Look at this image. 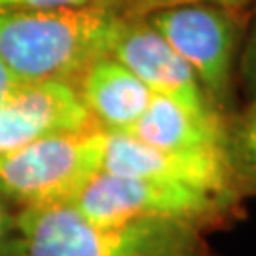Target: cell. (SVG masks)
<instances>
[{
    "label": "cell",
    "instance_id": "obj_1",
    "mask_svg": "<svg viewBox=\"0 0 256 256\" xmlns=\"http://www.w3.org/2000/svg\"><path fill=\"white\" fill-rule=\"evenodd\" d=\"M126 16L101 4L0 14V61L19 82H72L110 55Z\"/></svg>",
    "mask_w": 256,
    "mask_h": 256
},
{
    "label": "cell",
    "instance_id": "obj_2",
    "mask_svg": "<svg viewBox=\"0 0 256 256\" xmlns=\"http://www.w3.org/2000/svg\"><path fill=\"white\" fill-rule=\"evenodd\" d=\"M23 256H210L200 226L138 220L101 226L68 203L28 205L19 214Z\"/></svg>",
    "mask_w": 256,
    "mask_h": 256
},
{
    "label": "cell",
    "instance_id": "obj_3",
    "mask_svg": "<svg viewBox=\"0 0 256 256\" xmlns=\"http://www.w3.org/2000/svg\"><path fill=\"white\" fill-rule=\"evenodd\" d=\"M106 137L104 129L55 133L0 156V188L27 207L68 203L102 171Z\"/></svg>",
    "mask_w": 256,
    "mask_h": 256
},
{
    "label": "cell",
    "instance_id": "obj_4",
    "mask_svg": "<svg viewBox=\"0 0 256 256\" xmlns=\"http://www.w3.org/2000/svg\"><path fill=\"white\" fill-rule=\"evenodd\" d=\"M142 18L192 68L210 106L226 104L241 46V10L178 4Z\"/></svg>",
    "mask_w": 256,
    "mask_h": 256
},
{
    "label": "cell",
    "instance_id": "obj_5",
    "mask_svg": "<svg viewBox=\"0 0 256 256\" xmlns=\"http://www.w3.org/2000/svg\"><path fill=\"white\" fill-rule=\"evenodd\" d=\"M68 205L101 226L138 220H184L202 228L205 222H216L230 202L188 186L101 171Z\"/></svg>",
    "mask_w": 256,
    "mask_h": 256
},
{
    "label": "cell",
    "instance_id": "obj_6",
    "mask_svg": "<svg viewBox=\"0 0 256 256\" xmlns=\"http://www.w3.org/2000/svg\"><path fill=\"white\" fill-rule=\"evenodd\" d=\"M102 171L188 186L226 202L236 190L226 150H164L129 133H108Z\"/></svg>",
    "mask_w": 256,
    "mask_h": 256
},
{
    "label": "cell",
    "instance_id": "obj_7",
    "mask_svg": "<svg viewBox=\"0 0 256 256\" xmlns=\"http://www.w3.org/2000/svg\"><path fill=\"white\" fill-rule=\"evenodd\" d=\"M110 55L126 64L154 95L202 120H220L192 68L144 18H126Z\"/></svg>",
    "mask_w": 256,
    "mask_h": 256
},
{
    "label": "cell",
    "instance_id": "obj_8",
    "mask_svg": "<svg viewBox=\"0 0 256 256\" xmlns=\"http://www.w3.org/2000/svg\"><path fill=\"white\" fill-rule=\"evenodd\" d=\"M86 129H101L76 86L64 80L25 82L0 101V156L36 138Z\"/></svg>",
    "mask_w": 256,
    "mask_h": 256
},
{
    "label": "cell",
    "instance_id": "obj_9",
    "mask_svg": "<svg viewBox=\"0 0 256 256\" xmlns=\"http://www.w3.org/2000/svg\"><path fill=\"white\" fill-rule=\"evenodd\" d=\"M78 82L80 99L106 133H129L154 95L112 55L93 61Z\"/></svg>",
    "mask_w": 256,
    "mask_h": 256
},
{
    "label": "cell",
    "instance_id": "obj_10",
    "mask_svg": "<svg viewBox=\"0 0 256 256\" xmlns=\"http://www.w3.org/2000/svg\"><path fill=\"white\" fill-rule=\"evenodd\" d=\"M129 135L164 150H226V128L220 120L196 118L160 95H152Z\"/></svg>",
    "mask_w": 256,
    "mask_h": 256
},
{
    "label": "cell",
    "instance_id": "obj_11",
    "mask_svg": "<svg viewBox=\"0 0 256 256\" xmlns=\"http://www.w3.org/2000/svg\"><path fill=\"white\" fill-rule=\"evenodd\" d=\"M226 158L234 184L256 192V101L226 128Z\"/></svg>",
    "mask_w": 256,
    "mask_h": 256
},
{
    "label": "cell",
    "instance_id": "obj_12",
    "mask_svg": "<svg viewBox=\"0 0 256 256\" xmlns=\"http://www.w3.org/2000/svg\"><path fill=\"white\" fill-rule=\"evenodd\" d=\"M252 2L254 0H122L118 10L126 18H142L156 10L171 8L178 4H216V6H226V8L243 12Z\"/></svg>",
    "mask_w": 256,
    "mask_h": 256
},
{
    "label": "cell",
    "instance_id": "obj_13",
    "mask_svg": "<svg viewBox=\"0 0 256 256\" xmlns=\"http://www.w3.org/2000/svg\"><path fill=\"white\" fill-rule=\"evenodd\" d=\"M239 72L245 84V92L252 97V101H256V18L252 19V25L248 28L239 55Z\"/></svg>",
    "mask_w": 256,
    "mask_h": 256
},
{
    "label": "cell",
    "instance_id": "obj_14",
    "mask_svg": "<svg viewBox=\"0 0 256 256\" xmlns=\"http://www.w3.org/2000/svg\"><path fill=\"white\" fill-rule=\"evenodd\" d=\"M88 4H95V2L93 0H0V14L72 8V6H88Z\"/></svg>",
    "mask_w": 256,
    "mask_h": 256
},
{
    "label": "cell",
    "instance_id": "obj_15",
    "mask_svg": "<svg viewBox=\"0 0 256 256\" xmlns=\"http://www.w3.org/2000/svg\"><path fill=\"white\" fill-rule=\"evenodd\" d=\"M19 84H23V82H19L18 78L10 72L8 68L2 64V61H0V101H2L12 90H16Z\"/></svg>",
    "mask_w": 256,
    "mask_h": 256
},
{
    "label": "cell",
    "instance_id": "obj_16",
    "mask_svg": "<svg viewBox=\"0 0 256 256\" xmlns=\"http://www.w3.org/2000/svg\"><path fill=\"white\" fill-rule=\"evenodd\" d=\"M95 4H101V6H106V8H120V4H122V0H93ZM120 12V10H118Z\"/></svg>",
    "mask_w": 256,
    "mask_h": 256
},
{
    "label": "cell",
    "instance_id": "obj_17",
    "mask_svg": "<svg viewBox=\"0 0 256 256\" xmlns=\"http://www.w3.org/2000/svg\"><path fill=\"white\" fill-rule=\"evenodd\" d=\"M4 232H6V214H4V209L0 207V247H2V239H4Z\"/></svg>",
    "mask_w": 256,
    "mask_h": 256
}]
</instances>
